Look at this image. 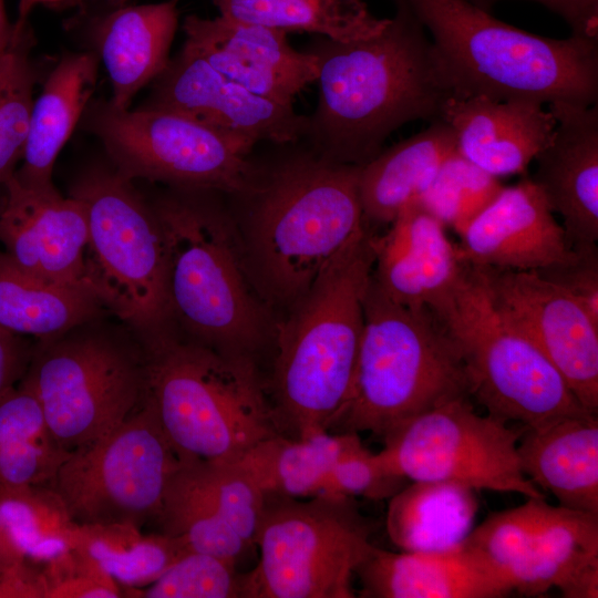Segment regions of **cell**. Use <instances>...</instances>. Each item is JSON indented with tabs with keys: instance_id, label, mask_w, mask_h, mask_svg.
<instances>
[{
	"instance_id": "obj_29",
	"label": "cell",
	"mask_w": 598,
	"mask_h": 598,
	"mask_svg": "<svg viewBox=\"0 0 598 598\" xmlns=\"http://www.w3.org/2000/svg\"><path fill=\"white\" fill-rule=\"evenodd\" d=\"M87 289L37 276L0 250V328L37 340L107 316Z\"/></svg>"
},
{
	"instance_id": "obj_10",
	"label": "cell",
	"mask_w": 598,
	"mask_h": 598,
	"mask_svg": "<svg viewBox=\"0 0 598 598\" xmlns=\"http://www.w3.org/2000/svg\"><path fill=\"white\" fill-rule=\"evenodd\" d=\"M432 311L456 348L470 398L487 414L529 429L588 412L544 352L493 306L470 265Z\"/></svg>"
},
{
	"instance_id": "obj_18",
	"label": "cell",
	"mask_w": 598,
	"mask_h": 598,
	"mask_svg": "<svg viewBox=\"0 0 598 598\" xmlns=\"http://www.w3.org/2000/svg\"><path fill=\"white\" fill-rule=\"evenodd\" d=\"M86 241L87 219L80 200L63 197L55 187L23 186L13 175L0 183V244L18 266L87 289Z\"/></svg>"
},
{
	"instance_id": "obj_45",
	"label": "cell",
	"mask_w": 598,
	"mask_h": 598,
	"mask_svg": "<svg viewBox=\"0 0 598 598\" xmlns=\"http://www.w3.org/2000/svg\"><path fill=\"white\" fill-rule=\"evenodd\" d=\"M33 346L25 337L0 328V396L23 378Z\"/></svg>"
},
{
	"instance_id": "obj_40",
	"label": "cell",
	"mask_w": 598,
	"mask_h": 598,
	"mask_svg": "<svg viewBox=\"0 0 598 598\" xmlns=\"http://www.w3.org/2000/svg\"><path fill=\"white\" fill-rule=\"evenodd\" d=\"M236 561L188 551L146 587L130 589L143 598H240Z\"/></svg>"
},
{
	"instance_id": "obj_31",
	"label": "cell",
	"mask_w": 598,
	"mask_h": 598,
	"mask_svg": "<svg viewBox=\"0 0 598 598\" xmlns=\"http://www.w3.org/2000/svg\"><path fill=\"white\" fill-rule=\"evenodd\" d=\"M154 524L157 532L181 539L189 551L236 563L249 546L223 517L205 461H179Z\"/></svg>"
},
{
	"instance_id": "obj_11",
	"label": "cell",
	"mask_w": 598,
	"mask_h": 598,
	"mask_svg": "<svg viewBox=\"0 0 598 598\" xmlns=\"http://www.w3.org/2000/svg\"><path fill=\"white\" fill-rule=\"evenodd\" d=\"M370 534L353 497L265 493L254 538L259 560L241 575L240 598H353Z\"/></svg>"
},
{
	"instance_id": "obj_4",
	"label": "cell",
	"mask_w": 598,
	"mask_h": 598,
	"mask_svg": "<svg viewBox=\"0 0 598 598\" xmlns=\"http://www.w3.org/2000/svg\"><path fill=\"white\" fill-rule=\"evenodd\" d=\"M429 31L455 97L598 101V39H553L513 27L470 0H401Z\"/></svg>"
},
{
	"instance_id": "obj_3",
	"label": "cell",
	"mask_w": 598,
	"mask_h": 598,
	"mask_svg": "<svg viewBox=\"0 0 598 598\" xmlns=\"http://www.w3.org/2000/svg\"><path fill=\"white\" fill-rule=\"evenodd\" d=\"M373 259L367 229L329 264L277 328L272 371L265 384L279 434L305 439L328 431L347 403Z\"/></svg>"
},
{
	"instance_id": "obj_36",
	"label": "cell",
	"mask_w": 598,
	"mask_h": 598,
	"mask_svg": "<svg viewBox=\"0 0 598 598\" xmlns=\"http://www.w3.org/2000/svg\"><path fill=\"white\" fill-rule=\"evenodd\" d=\"M0 513L21 558L40 573L75 551L79 525L49 485L0 488Z\"/></svg>"
},
{
	"instance_id": "obj_17",
	"label": "cell",
	"mask_w": 598,
	"mask_h": 598,
	"mask_svg": "<svg viewBox=\"0 0 598 598\" xmlns=\"http://www.w3.org/2000/svg\"><path fill=\"white\" fill-rule=\"evenodd\" d=\"M183 49L204 59L219 73L250 92L292 106L296 96L319 75L311 51H297L287 32L219 14L185 18Z\"/></svg>"
},
{
	"instance_id": "obj_33",
	"label": "cell",
	"mask_w": 598,
	"mask_h": 598,
	"mask_svg": "<svg viewBox=\"0 0 598 598\" xmlns=\"http://www.w3.org/2000/svg\"><path fill=\"white\" fill-rule=\"evenodd\" d=\"M70 454L28 384L20 380L0 396V488L49 485Z\"/></svg>"
},
{
	"instance_id": "obj_2",
	"label": "cell",
	"mask_w": 598,
	"mask_h": 598,
	"mask_svg": "<svg viewBox=\"0 0 598 598\" xmlns=\"http://www.w3.org/2000/svg\"><path fill=\"white\" fill-rule=\"evenodd\" d=\"M360 167L312 151L264 176L258 173L243 194L250 205L241 244L264 300L290 309L368 229L359 196Z\"/></svg>"
},
{
	"instance_id": "obj_12",
	"label": "cell",
	"mask_w": 598,
	"mask_h": 598,
	"mask_svg": "<svg viewBox=\"0 0 598 598\" xmlns=\"http://www.w3.org/2000/svg\"><path fill=\"white\" fill-rule=\"evenodd\" d=\"M83 120L112 166L132 181L243 195L258 174L249 159L255 142L175 111L150 105L131 111L96 101Z\"/></svg>"
},
{
	"instance_id": "obj_26",
	"label": "cell",
	"mask_w": 598,
	"mask_h": 598,
	"mask_svg": "<svg viewBox=\"0 0 598 598\" xmlns=\"http://www.w3.org/2000/svg\"><path fill=\"white\" fill-rule=\"evenodd\" d=\"M177 21L176 0H169L118 8L96 25L94 53L110 78L114 106L128 109L133 96L167 66Z\"/></svg>"
},
{
	"instance_id": "obj_24",
	"label": "cell",
	"mask_w": 598,
	"mask_h": 598,
	"mask_svg": "<svg viewBox=\"0 0 598 598\" xmlns=\"http://www.w3.org/2000/svg\"><path fill=\"white\" fill-rule=\"evenodd\" d=\"M506 580L528 596L554 588L565 598L589 596L598 582V514L550 505Z\"/></svg>"
},
{
	"instance_id": "obj_28",
	"label": "cell",
	"mask_w": 598,
	"mask_h": 598,
	"mask_svg": "<svg viewBox=\"0 0 598 598\" xmlns=\"http://www.w3.org/2000/svg\"><path fill=\"white\" fill-rule=\"evenodd\" d=\"M455 151L453 130L444 120H437L361 166L358 185L365 227H386L403 208L415 203Z\"/></svg>"
},
{
	"instance_id": "obj_22",
	"label": "cell",
	"mask_w": 598,
	"mask_h": 598,
	"mask_svg": "<svg viewBox=\"0 0 598 598\" xmlns=\"http://www.w3.org/2000/svg\"><path fill=\"white\" fill-rule=\"evenodd\" d=\"M544 105L529 99L452 97L443 120L467 161L497 178L525 175L556 124Z\"/></svg>"
},
{
	"instance_id": "obj_38",
	"label": "cell",
	"mask_w": 598,
	"mask_h": 598,
	"mask_svg": "<svg viewBox=\"0 0 598 598\" xmlns=\"http://www.w3.org/2000/svg\"><path fill=\"white\" fill-rule=\"evenodd\" d=\"M502 187L499 178L455 151L442 163L416 203L460 235Z\"/></svg>"
},
{
	"instance_id": "obj_23",
	"label": "cell",
	"mask_w": 598,
	"mask_h": 598,
	"mask_svg": "<svg viewBox=\"0 0 598 598\" xmlns=\"http://www.w3.org/2000/svg\"><path fill=\"white\" fill-rule=\"evenodd\" d=\"M368 598H499L507 584L463 543L434 551H389L372 545L355 570Z\"/></svg>"
},
{
	"instance_id": "obj_6",
	"label": "cell",
	"mask_w": 598,
	"mask_h": 598,
	"mask_svg": "<svg viewBox=\"0 0 598 598\" xmlns=\"http://www.w3.org/2000/svg\"><path fill=\"white\" fill-rule=\"evenodd\" d=\"M468 398L466 374L445 327L429 308L400 305L370 278L350 396L331 433L382 439L404 422L454 399Z\"/></svg>"
},
{
	"instance_id": "obj_1",
	"label": "cell",
	"mask_w": 598,
	"mask_h": 598,
	"mask_svg": "<svg viewBox=\"0 0 598 598\" xmlns=\"http://www.w3.org/2000/svg\"><path fill=\"white\" fill-rule=\"evenodd\" d=\"M375 37L317 41L320 94L306 135L316 154L363 166L403 124L443 120L455 97L421 22L401 0Z\"/></svg>"
},
{
	"instance_id": "obj_37",
	"label": "cell",
	"mask_w": 598,
	"mask_h": 598,
	"mask_svg": "<svg viewBox=\"0 0 598 598\" xmlns=\"http://www.w3.org/2000/svg\"><path fill=\"white\" fill-rule=\"evenodd\" d=\"M33 44L25 25L0 54V183L21 162L29 132L37 71L30 58Z\"/></svg>"
},
{
	"instance_id": "obj_13",
	"label": "cell",
	"mask_w": 598,
	"mask_h": 598,
	"mask_svg": "<svg viewBox=\"0 0 598 598\" xmlns=\"http://www.w3.org/2000/svg\"><path fill=\"white\" fill-rule=\"evenodd\" d=\"M179 461L146 394L114 430L72 452L49 486L78 525L144 527L155 523Z\"/></svg>"
},
{
	"instance_id": "obj_35",
	"label": "cell",
	"mask_w": 598,
	"mask_h": 598,
	"mask_svg": "<svg viewBox=\"0 0 598 598\" xmlns=\"http://www.w3.org/2000/svg\"><path fill=\"white\" fill-rule=\"evenodd\" d=\"M75 550L127 590L148 586L189 551L178 538L132 524L79 525Z\"/></svg>"
},
{
	"instance_id": "obj_39",
	"label": "cell",
	"mask_w": 598,
	"mask_h": 598,
	"mask_svg": "<svg viewBox=\"0 0 598 598\" xmlns=\"http://www.w3.org/2000/svg\"><path fill=\"white\" fill-rule=\"evenodd\" d=\"M549 506L545 498H527L517 507L486 518L470 532L463 544L509 587L506 575L523 555L546 517Z\"/></svg>"
},
{
	"instance_id": "obj_46",
	"label": "cell",
	"mask_w": 598,
	"mask_h": 598,
	"mask_svg": "<svg viewBox=\"0 0 598 598\" xmlns=\"http://www.w3.org/2000/svg\"><path fill=\"white\" fill-rule=\"evenodd\" d=\"M13 39V25L8 21L4 1L0 0V54L10 45Z\"/></svg>"
},
{
	"instance_id": "obj_44",
	"label": "cell",
	"mask_w": 598,
	"mask_h": 598,
	"mask_svg": "<svg viewBox=\"0 0 598 598\" xmlns=\"http://www.w3.org/2000/svg\"><path fill=\"white\" fill-rule=\"evenodd\" d=\"M477 7L491 11L501 0H470ZM546 7L561 17L571 30V35L598 39V0H528Z\"/></svg>"
},
{
	"instance_id": "obj_21",
	"label": "cell",
	"mask_w": 598,
	"mask_h": 598,
	"mask_svg": "<svg viewBox=\"0 0 598 598\" xmlns=\"http://www.w3.org/2000/svg\"><path fill=\"white\" fill-rule=\"evenodd\" d=\"M556 124L530 177L543 192L573 249L598 240V104L551 103Z\"/></svg>"
},
{
	"instance_id": "obj_5",
	"label": "cell",
	"mask_w": 598,
	"mask_h": 598,
	"mask_svg": "<svg viewBox=\"0 0 598 598\" xmlns=\"http://www.w3.org/2000/svg\"><path fill=\"white\" fill-rule=\"evenodd\" d=\"M199 192L177 188L151 202L164 235L174 324L183 338L256 362L271 333L269 315L231 220Z\"/></svg>"
},
{
	"instance_id": "obj_43",
	"label": "cell",
	"mask_w": 598,
	"mask_h": 598,
	"mask_svg": "<svg viewBox=\"0 0 598 598\" xmlns=\"http://www.w3.org/2000/svg\"><path fill=\"white\" fill-rule=\"evenodd\" d=\"M574 250L570 261L537 272L570 293L598 323V247Z\"/></svg>"
},
{
	"instance_id": "obj_27",
	"label": "cell",
	"mask_w": 598,
	"mask_h": 598,
	"mask_svg": "<svg viewBox=\"0 0 598 598\" xmlns=\"http://www.w3.org/2000/svg\"><path fill=\"white\" fill-rule=\"evenodd\" d=\"M99 58L70 53L59 60L33 101L21 166L13 173L23 186L52 188L55 159L91 103Z\"/></svg>"
},
{
	"instance_id": "obj_30",
	"label": "cell",
	"mask_w": 598,
	"mask_h": 598,
	"mask_svg": "<svg viewBox=\"0 0 598 598\" xmlns=\"http://www.w3.org/2000/svg\"><path fill=\"white\" fill-rule=\"evenodd\" d=\"M478 509L474 491L444 482H411L390 497L386 532L404 551H434L463 543Z\"/></svg>"
},
{
	"instance_id": "obj_42",
	"label": "cell",
	"mask_w": 598,
	"mask_h": 598,
	"mask_svg": "<svg viewBox=\"0 0 598 598\" xmlns=\"http://www.w3.org/2000/svg\"><path fill=\"white\" fill-rule=\"evenodd\" d=\"M207 463L212 489L225 520L254 545L265 503V492L236 463Z\"/></svg>"
},
{
	"instance_id": "obj_16",
	"label": "cell",
	"mask_w": 598,
	"mask_h": 598,
	"mask_svg": "<svg viewBox=\"0 0 598 598\" xmlns=\"http://www.w3.org/2000/svg\"><path fill=\"white\" fill-rule=\"evenodd\" d=\"M147 105L185 114L255 143H293L308 127V117L293 106L250 92L185 49L154 80Z\"/></svg>"
},
{
	"instance_id": "obj_7",
	"label": "cell",
	"mask_w": 598,
	"mask_h": 598,
	"mask_svg": "<svg viewBox=\"0 0 598 598\" xmlns=\"http://www.w3.org/2000/svg\"><path fill=\"white\" fill-rule=\"evenodd\" d=\"M145 350L147 396L179 460L235 463L279 434L254 360L179 334Z\"/></svg>"
},
{
	"instance_id": "obj_20",
	"label": "cell",
	"mask_w": 598,
	"mask_h": 598,
	"mask_svg": "<svg viewBox=\"0 0 598 598\" xmlns=\"http://www.w3.org/2000/svg\"><path fill=\"white\" fill-rule=\"evenodd\" d=\"M383 234L371 231V279L391 300L436 309L457 288L467 264L446 227L419 203L403 208Z\"/></svg>"
},
{
	"instance_id": "obj_9",
	"label": "cell",
	"mask_w": 598,
	"mask_h": 598,
	"mask_svg": "<svg viewBox=\"0 0 598 598\" xmlns=\"http://www.w3.org/2000/svg\"><path fill=\"white\" fill-rule=\"evenodd\" d=\"M105 317L37 340L21 379L35 394L58 444L72 453L110 433L147 394V353Z\"/></svg>"
},
{
	"instance_id": "obj_41",
	"label": "cell",
	"mask_w": 598,
	"mask_h": 598,
	"mask_svg": "<svg viewBox=\"0 0 598 598\" xmlns=\"http://www.w3.org/2000/svg\"><path fill=\"white\" fill-rule=\"evenodd\" d=\"M406 482L381 452L373 454L361 443L337 460L326 475L319 494L362 496L377 501L392 497Z\"/></svg>"
},
{
	"instance_id": "obj_8",
	"label": "cell",
	"mask_w": 598,
	"mask_h": 598,
	"mask_svg": "<svg viewBox=\"0 0 598 598\" xmlns=\"http://www.w3.org/2000/svg\"><path fill=\"white\" fill-rule=\"evenodd\" d=\"M133 182L113 166H94L76 179L70 196L86 213V287L146 349L178 333L163 230L152 203Z\"/></svg>"
},
{
	"instance_id": "obj_19",
	"label": "cell",
	"mask_w": 598,
	"mask_h": 598,
	"mask_svg": "<svg viewBox=\"0 0 598 598\" xmlns=\"http://www.w3.org/2000/svg\"><path fill=\"white\" fill-rule=\"evenodd\" d=\"M458 236L460 258L475 267L542 271L576 255L543 192L528 176L503 186Z\"/></svg>"
},
{
	"instance_id": "obj_47",
	"label": "cell",
	"mask_w": 598,
	"mask_h": 598,
	"mask_svg": "<svg viewBox=\"0 0 598 598\" xmlns=\"http://www.w3.org/2000/svg\"><path fill=\"white\" fill-rule=\"evenodd\" d=\"M62 0H20L19 3V17L13 24L14 30H21L27 25V18L34 6L40 3H54Z\"/></svg>"
},
{
	"instance_id": "obj_32",
	"label": "cell",
	"mask_w": 598,
	"mask_h": 598,
	"mask_svg": "<svg viewBox=\"0 0 598 598\" xmlns=\"http://www.w3.org/2000/svg\"><path fill=\"white\" fill-rule=\"evenodd\" d=\"M361 443L358 433L322 431L305 439L276 434L258 442L235 463L265 493L312 497L320 493L337 460Z\"/></svg>"
},
{
	"instance_id": "obj_15",
	"label": "cell",
	"mask_w": 598,
	"mask_h": 598,
	"mask_svg": "<svg viewBox=\"0 0 598 598\" xmlns=\"http://www.w3.org/2000/svg\"><path fill=\"white\" fill-rule=\"evenodd\" d=\"M471 267L493 306L544 352L580 405L597 414L598 323L586 309L537 271Z\"/></svg>"
},
{
	"instance_id": "obj_14",
	"label": "cell",
	"mask_w": 598,
	"mask_h": 598,
	"mask_svg": "<svg viewBox=\"0 0 598 598\" xmlns=\"http://www.w3.org/2000/svg\"><path fill=\"white\" fill-rule=\"evenodd\" d=\"M524 426L513 429L476 413L468 398L443 403L404 422L383 437L381 454L410 482H444L545 498L524 474L517 443Z\"/></svg>"
},
{
	"instance_id": "obj_34",
	"label": "cell",
	"mask_w": 598,
	"mask_h": 598,
	"mask_svg": "<svg viewBox=\"0 0 598 598\" xmlns=\"http://www.w3.org/2000/svg\"><path fill=\"white\" fill-rule=\"evenodd\" d=\"M220 14L285 32H311L338 42L381 33L389 19L377 18L364 0H213Z\"/></svg>"
},
{
	"instance_id": "obj_25",
	"label": "cell",
	"mask_w": 598,
	"mask_h": 598,
	"mask_svg": "<svg viewBox=\"0 0 598 598\" xmlns=\"http://www.w3.org/2000/svg\"><path fill=\"white\" fill-rule=\"evenodd\" d=\"M525 476L560 506L598 514V419L589 412L524 427L517 443Z\"/></svg>"
}]
</instances>
